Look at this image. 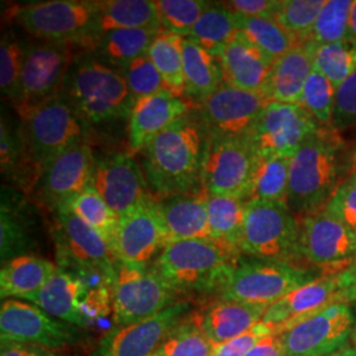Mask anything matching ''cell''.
Masks as SVG:
<instances>
[{
    "mask_svg": "<svg viewBox=\"0 0 356 356\" xmlns=\"http://www.w3.org/2000/svg\"><path fill=\"white\" fill-rule=\"evenodd\" d=\"M53 214L65 264L99 269L114 279L118 260L102 236L66 206L56 209Z\"/></svg>",
    "mask_w": 356,
    "mask_h": 356,
    "instance_id": "44dd1931",
    "label": "cell"
},
{
    "mask_svg": "<svg viewBox=\"0 0 356 356\" xmlns=\"http://www.w3.org/2000/svg\"><path fill=\"white\" fill-rule=\"evenodd\" d=\"M242 254L211 239L169 243L152 268L177 293L216 296Z\"/></svg>",
    "mask_w": 356,
    "mask_h": 356,
    "instance_id": "277c9868",
    "label": "cell"
},
{
    "mask_svg": "<svg viewBox=\"0 0 356 356\" xmlns=\"http://www.w3.org/2000/svg\"><path fill=\"white\" fill-rule=\"evenodd\" d=\"M20 101L15 107L19 116L28 110L63 94L69 70L76 61V48L32 41L23 45Z\"/></svg>",
    "mask_w": 356,
    "mask_h": 356,
    "instance_id": "8fae6325",
    "label": "cell"
},
{
    "mask_svg": "<svg viewBox=\"0 0 356 356\" xmlns=\"http://www.w3.org/2000/svg\"><path fill=\"white\" fill-rule=\"evenodd\" d=\"M353 165V148L341 132L319 128L291 157L286 206L300 219L323 211Z\"/></svg>",
    "mask_w": 356,
    "mask_h": 356,
    "instance_id": "6da1fadb",
    "label": "cell"
},
{
    "mask_svg": "<svg viewBox=\"0 0 356 356\" xmlns=\"http://www.w3.org/2000/svg\"><path fill=\"white\" fill-rule=\"evenodd\" d=\"M204 129L189 116L172 127L144 149L143 170L154 198L204 191Z\"/></svg>",
    "mask_w": 356,
    "mask_h": 356,
    "instance_id": "7a4b0ae2",
    "label": "cell"
},
{
    "mask_svg": "<svg viewBox=\"0 0 356 356\" xmlns=\"http://www.w3.org/2000/svg\"><path fill=\"white\" fill-rule=\"evenodd\" d=\"M323 211L356 232L355 185L344 182Z\"/></svg>",
    "mask_w": 356,
    "mask_h": 356,
    "instance_id": "681fc988",
    "label": "cell"
},
{
    "mask_svg": "<svg viewBox=\"0 0 356 356\" xmlns=\"http://www.w3.org/2000/svg\"><path fill=\"white\" fill-rule=\"evenodd\" d=\"M0 159L3 177L24 193L35 191L40 170L26 151L20 131L13 129L4 118H1L0 126Z\"/></svg>",
    "mask_w": 356,
    "mask_h": 356,
    "instance_id": "1f68e13d",
    "label": "cell"
},
{
    "mask_svg": "<svg viewBox=\"0 0 356 356\" xmlns=\"http://www.w3.org/2000/svg\"><path fill=\"white\" fill-rule=\"evenodd\" d=\"M282 0H232L225 6L232 13L247 17H275Z\"/></svg>",
    "mask_w": 356,
    "mask_h": 356,
    "instance_id": "816d5d0a",
    "label": "cell"
},
{
    "mask_svg": "<svg viewBox=\"0 0 356 356\" xmlns=\"http://www.w3.org/2000/svg\"><path fill=\"white\" fill-rule=\"evenodd\" d=\"M335 95L337 89L334 85L314 69L306 81L300 104L317 120L321 127L330 128L334 120Z\"/></svg>",
    "mask_w": 356,
    "mask_h": 356,
    "instance_id": "7bdbcfd3",
    "label": "cell"
},
{
    "mask_svg": "<svg viewBox=\"0 0 356 356\" xmlns=\"http://www.w3.org/2000/svg\"><path fill=\"white\" fill-rule=\"evenodd\" d=\"M185 97L201 103L223 85V74L214 54L191 38L184 40Z\"/></svg>",
    "mask_w": 356,
    "mask_h": 356,
    "instance_id": "f546056e",
    "label": "cell"
},
{
    "mask_svg": "<svg viewBox=\"0 0 356 356\" xmlns=\"http://www.w3.org/2000/svg\"><path fill=\"white\" fill-rule=\"evenodd\" d=\"M342 293L346 304L356 305V261L342 270Z\"/></svg>",
    "mask_w": 356,
    "mask_h": 356,
    "instance_id": "11a10c76",
    "label": "cell"
},
{
    "mask_svg": "<svg viewBox=\"0 0 356 356\" xmlns=\"http://www.w3.org/2000/svg\"><path fill=\"white\" fill-rule=\"evenodd\" d=\"M92 185L118 218L153 197L144 170L129 153L95 159Z\"/></svg>",
    "mask_w": 356,
    "mask_h": 356,
    "instance_id": "ffe728a7",
    "label": "cell"
},
{
    "mask_svg": "<svg viewBox=\"0 0 356 356\" xmlns=\"http://www.w3.org/2000/svg\"><path fill=\"white\" fill-rule=\"evenodd\" d=\"M317 48L307 40L273 63L261 91L269 102L300 104L306 81L314 70Z\"/></svg>",
    "mask_w": 356,
    "mask_h": 356,
    "instance_id": "4316f807",
    "label": "cell"
},
{
    "mask_svg": "<svg viewBox=\"0 0 356 356\" xmlns=\"http://www.w3.org/2000/svg\"><path fill=\"white\" fill-rule=\"evenodd\" d=\"M165 245V231L156 209L154 197L119 216L111 245L119 263L147 266Z\"/></svg>",
    "mask_w": 356,
    "mask_h": 356,
    "instance_id": "d6986e66",
    "label": "cell"
},
{
    "mask_svg": "<svg viewBox=\"0 0 356 356\" xmlns=\"http://www.w3.org/2000/svg\"><path fill=\"white\" fill-rule=\"evenodd\" d=\"M0 356H56V353L36 344L1 343Z\"/></svg>",
    "mask_w": 356,
    "mask_h": 356,
    "instance_id": "db71d44e",
    "label": "cell"
},
{
    "mask_svg": "<svg viewBox=\"0 0 356 356\" xmlns=\"http://www.w3.org/2000/svg\"><path fill=\"white\" fill-rule=\"evenodd\" d=\"M0 339L1 343L36 344L56 351L78 343L82 329L28 301L7 298L0 306Z\"/></svg>",
    "mask_w": 356,
    "mask_h": 356,
    "instance_id": "7c38bea8",
    "label": "cell"
},
{
    "mask_svg": "<svg viewBox=\"0 0 356 356\" xmlns=\"http://www.w3.org/2000/svg\"><path fill=\"white\" fill-rule=\"evenodd\" d=\"M94 170L91 147L79 141L41 168L33 193L40 204L54 211L92 184Z\"/></svg>",
    "mask_w": 356,
    "mask_h": 356,
    "instance_id": "2e32d148",
    "label": "cell"
},
{
    "mask_svg": "<svg viewBox=\"0 0 356 356\" xmlns=\"http://www.w3.org/2000/svg\"><path fill=\"white\" fill-rule=\"evenodd\" d=\"M24 48L11 33H4L0 44V88L3 95L13 103L20 101Z\"/></svg>",
    "mask_w": 356,
    "mask_h": 356,
    "instance_id": "ee69618b",
    "label": "cell"
},
{
    "mask_svg": "<svg viewBox=\"0 0 356 356\" xmlns=\"http://www.w3.org/2000/svg\"><path fill=\"white\" fill-rule=\"evenodd\" d=\"M257 157L245 138L207 136L202 163L204 191L210 195L247 201Z\"/></svg>",
    "mask_w": 356,
    "mask_h": 356,
    "instance_id": "30bf717a",
    "label": "cell"
},
{
    "mask_svg": "<svg viewBox=\"0 0 356 356\" xmlns=\"http://www.w3.org/2000/svg\"><path fill=\"white\" fill-rule=\"evenodd\" d=\"M189 302H177L152 317L120 326L101 341L92 356H152L166 337L189 317Z\"/></svg>",
    "mask_w": 356,
    "mask_h": 356,
    "instance_id": "ac0fdd59",
    "label": "cell"
},
{
    "mask_svg": "<svg viewBox=\"0 0 356 356\" xmlns=\"http://www.w3.org/2000/svg\"><path fill=\"white\" fill-rule=\"evenodd\" d=\"M338 302H344L342 270L323 273L288 293L273 305L268 306L261 322L282 334L297 322Z\"/></svg>",
    "mask_w": 356,
    "mask_h": 356,
    "instance_id": "7402d4cb",
    "label": "cell"
},
{
    "mask_svg": "<svg viewBox=\"0 0 356 356\" xmlns=\"http://www.w3.org/2000/svg\"><path fill=\"white\" fill-rule=\"evenodd\" d=\"M314 69L326 76L335 89L356 72V41L346 38L319 47L314 56Z\"/></svg>",
    "mask_w": 356,
    "mask_h": 356,
    "instance_id": "ab89813d",
    "label": "cell"
},
{
    "mask_svg": "<svg viewBox=\"0 0 356 356\" xmlns=\"http://www.w3.org/2000/svg\"><path fill=\"white\" fill-rule=\"evenodd\" d=\"M353 0H326L309 36L317 47L330 45L348 36Z\"/></svg>",
    "mask_w": 356,
    "mask_h": 356,
    "instance_id": "b9f144b4",
    "label": "cell"
},
{
    "mask_svg": "<svg viewBox=\"0 0 356 356\" xmlns=\"http://www.w3.org/2000/svg\"><path fill=\"white\" fill-rule=\"evenodd\" d=\"M35 244V219L26 200L10 188H3L0 207L1 263L31 254Z\"/></svg>",
    "mask_w": 356,
    "mask_h": 356,
    "instance_id": "83f0119b",
    "label": "cell"
},
{
    "mask_svg": "<svg viewBox=\"0 0 356 356\" xmlns=\"http://www.w3.org/2000/svg\"><path fill=\"white\" fill-rule=\"evenodd\" d=\"M267 309L268 306L216 298L191 314V318L204 335L218 346L251 330L261 322Z\"/></svg>",
    "mask_w": 356,
    "mask_h": 356,
    "instance_id": "d4e9b609",
    "label": "cell"
},
{
    "mask_svg": "<svg viewBox=\"0 0 356 356\" xmlns=\"http://www.w3.org/2000/svg\"><path fill=\"white\" fill-rule=\"evenodd\" d=\"M164 29H116L104 33L95 51L101 61L122 70L132 61L148 56L153 41Z\"/></svg>",
    "mask_w": 356,
    "mask_h": 356,
    "instance_id": "d6a6232c",
    "label": "cell"
},
{
    "mask_svg": "<svg viewBox=\"0 0 356 356\" xmlns=\"http://www.w3.org/2000/svg\"><path fill=\"white\" fill-rule=\"evenodd\" d=\"M184 40L185 38L164 29L148 51L149 60L164 79L166 90L181 97H185Z\"/></svg>",
    "mask_w": 356,
    "mask_h": 356,
    "instance_id": "8d00e7d4",
    "label": "cell"
},
{
    "mask_svg": "<svg viewBox=\"0 0 356 356\" xmlns=\"http://www.w3.org/2000/svg\"><path fill=\"white\" fill-rule=\"evenodd\" d=\"M177 296L153 268L118 261L113 282V317L118 327L177 304Z\"/></svg>",
    "mask_w": 356,
    "mask_h": 356,
    "instance_id": "9c48e42d",
    "label": "cell"
},
{
    "mask_svg": "<svg viewBox=\"0 0 356 356\" xmlns=\"http://www.w3.org/2000/svg\"><path fill=\"white\" fill-rule=\"evenodd\" d=\"M20 136L38 170L53 157L83 141V122L60 94L20 116Z\"/></svg>",
    "mask_w": 356,
    "mask_h": 356,
    "instance_id": "ba28073f",
    "label": "cell"
},
{
    "mask_svg": "<svg viewBox=\"0 0 356 356\" xmlns=\"http://www.w3.org/2000/svg\"><path fill=\"white\" fill-rule=\"evenodd\" d=\"M300 254L306 267L339 272L356 261V232L321 211L300 219Z\"/></svg>",
    "mask_w": 356,
    "mask_h": 356,
    "instance_id": "9a60e30c",
    "label": "cell"
},
{
    "mask_svg": "<svg viewBox=\"0 0 356 356\" xmlns=\"http://www.w3.org/2000/svg\"><path fill=\"white\" fill-rule=\"evenodd\" d=\"M58 270L56 264L36 254H23L3 263L0 270L1 300H24L38 293Z\"/></svg>",
    "mask_w": 356,
    "mask_h": 356,
    "instance_id": "f1b7e54d",
    "label": "cell"
},
{
    "mask_svg": "<svg viewBox=\"0 0 356 356\" xmlns=\"http://www.w3.org/2000/svg\"><path fill=\"white\" fill-rule=\"evenodd\" d=\"M216 344L213 343L191 314L172 331L152 356H213Z\"/></svg>",
    "mask_w": 356,
    "mask_h": 356,
    "instance_id": "60d3db41",
    "label": "cell"
},
{
    "mask_svg": "<svg viewBox=\"0 0 356 356\" xmlns=\"http://www.w3.org/2000/svg\"><path fill=\"white\" fill-rule=\"evenodd\" d=\"M63 94L88 124L128 118L135 103L120 70L90 57L73 63Z\"/></svg>",
    "mask_w": 356,
    "mask_h": 356,
    "instance_id": "5b68a950",
    "label": "cell"
},
{
    "mask_svg": "<svg viewBox=\"0 0 356 356\" xmlns=\"http://www.w3.org/2000/svg\"><path fill=\"white\" fill-rule=\"evenodd\" d=\"M291 157H257L247 201L286 204Z\"/></svg>",
    "mask_w": 356,
    "mask_h": 356,
    "instance_id": "d590c367",
    "label": "cell"
},
{
    "mask_svg": "<svg viewBox=\"0 0 356 356\" xmlns=\"http://www.w3.org/2000/svg\"><path fill=\"white\" fill-rule=\"evenodd\" d=\"M346 184H350V185H355L356 186V160H354V165L351 169V173L348 178L346 179Z\"/></svg>",
    "mask_w": 356,
    "mask_h": 356,
    "instance_id": "680465c9",
    "label": "cell"
},
{
    "mask_svg": "<svg viewBox=\"0 0 356 356\" xmlns=\"http://www.w3.org/2000/svg\"><path fill=\"white\" fill-rule=\"evenodd\" d=\"M351 342H353V347L355 348L356 351V319L355 325H354V329H353V334H351Z\"/></svg>",
    "mask_w": 356,
    "mask_h": 356,
    "instance_id": "91938a15",
    "label": "cell"
},
{
    "mask_svg": "<svg viewBox=\"0 0 356 356\" xmlns=\"http://www.w3.org/2000/svg\"><path fill=\"white\" fill-rule=\"evenodd\" d=\"M238 33V15L229 10L225 3H210L189 38L216 56Z\"/></svg>",
    "mask_w": 356,
    "mask_h": 356,
    "instance_id": "e575fe53",
    "label": "cell"
},
{
    "mask_svg": "<svg viewBox=\"0 0 356 356\" xmlns=\"http://www.w3.org/2000/svg\"><path fill=\"white\" fill-rule=\"evenodd\" d=\"M164 29L157 3L151 0H104L99 1L98 36L116 29Z\"/></svg>",
    "mask_w": 356,
    "mask_h": 356,
    "instance_id": "4dcf8cb0",
    "label": "cell"
},
{
    "mask_svg": "<svg viewBox=\"0 0 356 356\" xmlns=\"http://www.w3.org/2000/svg\"><path fill=\"white\" fill-rule=\"evenodd\" d=\"M332 127L339 132L356 127V72L337 89Z\"/></svg>",
    "mask_w": 356,
    "mask_h": 356,
    "instance_id": "c3c4849f",
    "label": "cell"
},
{
    "mask_svg": "<svg viewBox=\"0 0 356 356\" xmlns=\"http://www.w3.org/2000/svg\"><path fill=\"white\" fill-rule=\"evenodd\" d=\"M300 218L286 204L248 201L239 251L247 257L306 267L300 254Z\"/></svg>",
    "mask_w": 356,
    "mask_h": 356,
    "instance_id": "8992f818",
    "label": "cell"
},
{
    "mask_svg": "<svg viewBox=\"0 0 356 356\" xmlns=\"http://www.w3.org/2000/svg\"><path fill=\"white\" fill-rule=\"evenodd\" d=\"M156 209L165 231L166 244L210 239L206 191L156 198Z\"/></svg>",
    "mask_w": 356,
    "mask_h": 356,
    "instance_id": "484cf974",
    "label": "cell"
},
{
    "mask_svg": "<svg viewBox=\"0 0 356 356\" xmlns=\"http://www.w3.org/2000/svg\"><path fill=\"white\" fill-rule=\"evenodd\" d=\"M268 103L261 92L223 83L200 104V124L204 136L247 138Z\"/></svg>",
    "mask_w": 356,
    "mask_h": 356,
    "instance_id": "e0dca14e",
    "label": "cell"
},
{
    "mask_svg": "<svg viewBox=\"0 0 356 356\" xmlns=\"http://www.w3.org/2000/svg\"><path fill=\"white\" fill-rule=\"evenodd\" d=\"M245 356H286L282 335L273 332L261 339Z\"/></svg>",
    "mask_w": 356,
    "mask_h": 356,
    "instance_id": "f5cc1de1",
    "label": "cell"
},
{
    "mask_svg": "<svg viewBox=\"0 0 356 356\" xmlns=\"http://www.w3.org/2000/svg\"><path fill=\"white\" fill-rule=\"evenodd\" d=\"M323 272L289 263L241 257L231 269L216 298L270 306Z\"/></svg>",
    "mask_w": 356,
    "mask_h": 356,
    "instance_id": "52a82bcc",
    "label": "cell"
},
{
    "mask_svg": "<svg viewBox=\"0 0 356 356\" xmlns=\"http://www.w3.org/2000/svg\"><path fill=\"white\" fill-rule=\"evenodd\" d=\"M193 102L186 97L163 90L135 101L128 116V143L131 151H144L159 135L188 116Z\"/></svg>",
    "mask_w": 356,
    "mask_h": 356,
    "instance_id": "603a6c76",
    "label": "cell"
},
{
    "mask_svg": "<svg viewBox=\"0 0 356 356\" xmlns=\"http://www.w3.org/2000/svg\"><path fill=\"white\" fill-rule=\"evenodd\" d=\"M353 152H354V160H356V144L353 147Z\"/></svg>",
    "mask_w": 356,
    "mask_h": 356,
    "instance_id": "94428289",
    "label": "cell"
},
{
    "mask_svg": "<svg viewBox=\"0 0 356 356\" xmlns=\"http://www.w3.org/2000/svg\"><path fill=\"white\" fill-rule=\"evenodd\" d=\"M347 38L356 41V0L353 1L351 13H350V26H348V36Z\"/></svg>",
    "mask_w": 356,
    "mask_h": 356,
    "instance_id": "9f6ffc18",
    "label": "cell"
},
{
    "mask_svg": "<svg viewBox=\"0 0 356 356\" xmlns=\"http://www.w3.org/2000/svg\"><path fill=\"white\" fill-rule=\"evenodd\" d=\"M238 19L239 31L243 35L273 61L301 44L275 17H247L238 15Z\"/></svg>",
    "mask_w": 356,
    "mask_h": 356,
    "instance_id": "74e56055",
    "label": "cell"
},
{
    "mask_svg": "<svg viewBox=\"0 0 356 356\" xmlns=\"http://www.w3.org/2000/svg\"><path fill=\"white\" fill-rule=\"evenodd\" d=\"M223 83L236 89L261 92L267 82L273 60L239 33L216 54Z\"/></svg>",
    "mask_w": 356,
    "mask_h": 356,
    "instance_id": "cb8c5ba5",
    "label": "cell"
},
{
    "mask_svg": "<svg viewBox=\"0 0 356 356\" xmlns=\"http://www.w3.org/2000/svg\"><path fill=\"white\" fill-rule=\"evenodd\" d=\"M273 332H276L273 327L260 322L251 330L245 331L242 335L231 339L226 343L216 346L213 356H245L261 339H264Z\"/></svg>",
    "mask_w": 356,
    "mask_h": 356,
    "instance_id": "f907efd6",
    "label": "cell"
},
{
    "mask_svg": "<svg viewBox=\"0 0 356 356\" xmlns=\"http://www.w3.org/2000/svg\"><path fill=\"white\" fill-rule=\"evenodd\" d=\"M64 206L88 223L91 229H95L111 248L119 218L106 204L92 184Z\"/></svg>",
    "mask_w": 356,
    "mask_h": 356,
    "instance_id": "f35d334b",
    "label": "cell"
},
{
    "mask_svg": "<svg viewBox=\"0 0 356 356\" xmlns=\"http://www.w3.org/2000/svg\"><path fill=\"white\" fill-rule=\"evenodd\" d=\"M98 13L99 1L51 0L15 4L4 16L38 41L95 49L99 42Z\"/></svg>",
    "mask_w": 356,
    "mask_h": 356,
    "instance_id": "3957f363",
    "label": "cell"
},
{
    "mask_svg": "<svg viewBox=\"0 0 356 356\" xmlns=\"http://www.w3.org/2000/svg\"><path fill=\"white\" fill-rule=\"evenodd\" d=\"M326 0H282L275 19L301 44L307 41Z\"/></svg>",
    "mask_w": 356,
    "mask_h": 356,
    "instance_id": "bcb514c9",
    "label": "cell"
},
{
    "mask_svg": "<svg viewBox=\"0 0 356 356\" xmlns=\"http://www.w3.org/2000/svg\"><path fill=\"white\" fill-rule=\"evenodd\" d=\"M331 356H356L355 348L353 346H346L341 351H338Z\"/></svg>",
    "mask_w": 356,
    "mask_h": 356,
    "instance_id": "6f0895ef",
    "label": "cell"
},
{
    "mask_svg": "<svg viewBox=\"0 0 356 356\" xmlns=\"http://www.w3.org/2000/svg\"><path fill=\"white\" fill-rule=\"evenodd\" d=\"M319 128L301 104L269 102L245 139L259 157H292Z\"/></svg>",
    "mask_w": 356,
    "mask_h": 356,
    "instance_id": "4fadbf2b",
    "label": "cell"
},
{
    "mask_svg": "<svg viewBox=\"0 0 356 356\" xmlns=\"http://www.w3.org/2000/svg\"><path fill=\"white\" fill-rule=\"evenodd\" d=\"M156 3L163 28L182 38L191 36L193 28L210 6L204 0H159Z\"/></svg>",
    "mask_w": 356,
    "mask_h": 356,
    "instance_id": "f6af8a7d",
    "label": "cell"
},
{
    "mask_svg": "<svg viewBox=\"0 0 356 356\" xmlns=\"http://www.w3.org/2000/svg\"><path fill=\"white\" fill-rule=\"evenodd\" d=\"M247 202L248 201L236 197L207 194V211L211 241L241 254L239 244L242 239Z\"/></svg>",
    "mask_w": 356,
    "mask_h": 356,
    "instance_id": "836d02e7",
    "label": "cell"
},
{
    "mask_svg": "<svg viewBox=\"0 0 356 356\" xmlns=\"http://www.w3.org/2000/svg\"><path fill=\"white\" fill-rule=\"evenodd\" d=\"M135 101L165 90V83L148 56L140 57L120 70Z\"/></svg>",
    "mask_w": 356,
    "mask_h": 356,
    "instance_id": "7dc6e473",
    "label": "cell"
},
{
    "mask_svg": "<svg viewBox=\"0 0 356 356\" xmlns=\"http://www.w3.org/2000/svg\"><path fill=\"white\" fill-rule=\"evenodd\" d=\"M356 317L346 302L327 306L284 331L286 356H331L348 346Z\"/></svg>",
    "mask_w": 356,
    "mask_h": 356,
    "instance_id": "5bb4252c",
    "label": "cell"
}]
</instances>
